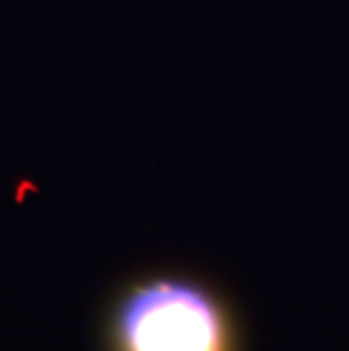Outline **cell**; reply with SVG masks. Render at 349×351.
Instances as JSON below:
<instances>
[{
    "label": "cell",
    "mask_w": 349,
    "mask_h": 351,
    "mask_svg": "<svg viewBox=\"0 0 349 351\" xmlns=\"http://www.w3.org/2000/svg\"><path fill=\"white\" fill-rule=\"evenodd\" d=\"M118 351H234L227 306L204 283L152 276L132 286L116 311Z\"/></svg>",
    "instance_id": "obj_1"
}]
</instances>
